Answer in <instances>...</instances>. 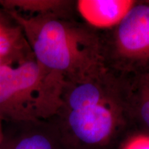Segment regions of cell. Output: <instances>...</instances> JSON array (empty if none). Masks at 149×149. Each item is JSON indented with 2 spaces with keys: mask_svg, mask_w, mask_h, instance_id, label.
Here are the masks:
<instances>
[{
  "mask_svg": "<svg viewBox=\"0 0 149 149\" xmlns=\"http://www.w3.org/2000/svg\"><path fill=\"white\" fill-rule=\"evenodd\" d=\"M64 81L33 60L0 68V116L4 122L48 120L60 107Z\"/></svg>",
  "mask_w": 149,
  "mask_h": 149,
  "instance_id": "3",
  "label": "cell"
},
{
  "mask_svg": "<svg viewBox=\"0 0 149 149\" xmlns=\"http://www.w3.org/2000/svg\"><path fill=\"white\" fill-rule=\"evenodd\" d=\"M136 3L135 0H77L75 11L89 26L107 31L120 24Z\"/></svg>",
  "mask_w": 149,
  "mask_h": 149,
  "instance_id": "6",
  "label": "cell"
},
{
  "mask_svg": "<svg viewBox=\"0 0 149 149\" xmlns=\"http://www.w3.org/2000/svg\"><path fill=\"white\" fill-rule=\"evenodd\" d=\"M120 149H149V137L145 136L134 137L131 134Z\"/></svg>",
  "mask_w": 149,
  "mask_h": 149,
  "instance_id": "10",
  "label": "cell"
},
{
  "mask_svg": "<svg viewBox=\"0 0 149 149\" xmlns=\"http://www.w3.org/2000/svg\"><path fill=\"white\" fill-rule=\"evenodd\" d=\"M33 59L32 50L19 24L0 7V68Z\"/></svg>",
  "mask_w": 149,
  "mask_h": 149,
  "instance_id": "7",
  "label": "cell"
},
{
  "mask_svg": "<svg viewBox=\"0 0 149 149\" xmlns=\"http://www.w3.org/2000/svg\"><path fill=\"white\" fill-rule=\"evenodd\" d=\"M3 124H4V121L0 116V144L2 141L3 137Z\"/></svg>",
  "mask_w": 149,
  "mask_h": 149,
  "instance_id": "11",
  "label": "cell"
},
{
  "mask_svg": "<svg viewBox=\"0 0 149 149\" xmlns=\"http://www.w3.org/2000/svg\"><path fill=\"white\" fill-rule=\"evenodd\" d=\"M0 149H70L51 118L4 122Z\"/></svg>",
  "mask_w": 149,
  "mask_h": 149,
  "instance_id": "5",
  "label": "cell"
},
{
  "mask_svg": "<svg viewBox=\"0 0 149 149\" xmlns=\"http://www.w3.org/2000/svg\"><path fill=\"white\" fill-rule=\"evenodd\" d=\"M128 79L132 130H142L149 133V74Z\"/></svg>",
  "mask_w": 149,
  "mask_h": 149,
  "instance_id": "9",
  "label": "cell"
},
{
  "mask_svg": "<svg viewBox=\"0 0 149 149\" xmlns=\"http://www.w3.org/2000/svg\"><path fill=\"white\" fill-rule=\"evenodd\" d=\"M0 7L25 16L77 15L75 1L71 0H0Z\"/></svg>",
  "mask_w": 149,
  "mask_h": 149,
  "instance_id": "8",
  "label": "cell"
},
{
  "mask_svg": "<svg viewBox=\"0 0 149 149\" xmlns=\"http://www.w3.org/2000/svg\"><path fill=\"white\" fill-rule=\"evenodd\" d=\"M99 31L104 66L126 78L149 74V0L137 1L116 26Z\"/></svg>",
  "mask_w": 149,
  "mask_h": 149,
  "instance_id": "4",
  "label": "cell"
},
{
  "mask_svg": "<svg viewBox=\"0 0 149 149\" xmlns=\"http://www.w3.org/2000/svg\"><path fill=\"white\" fill-rule=\"evenodd\" d=\"M51 119L70 149H120L133 133L128 79L103 64L64 83Z\"/></svg>",
  "mask_w": 149,
  "mask_h": 149,
  "instance_id": "1",
  "label": "cell"
},
{
  "mask_svg": "<svg viewBox=\"0 0 149 149\" xmlns=\"http://www.w3.org/2000/svg\"><path fill=\"white\" fill-rule=\"evenodd\" d=\"M7 12L21 26L35 61L64 83L103 64L100 31L77 15L25 16Z\"/></svg>",
  "mask_w": 149,
  "mask_h": 149,
  "instance_id": "2",
  "label": "cell"
}]
</instances>
